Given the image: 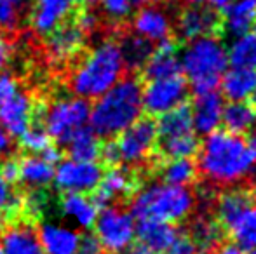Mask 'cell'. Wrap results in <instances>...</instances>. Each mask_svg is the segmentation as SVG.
<instances>
[{
  "label": "cell",
  "mask_w": 256,
  "mask_h": 254,
  "mask_svg": "<svg viewBox=\"0 0 256 254\" xmlns=\"http://www.w3.org/2000/svg\"><path fill=\"white\" fill-rule=\"evenodd\" d=\"M180 2L186 3V5H202L206 0H180Z\"/></svg>",
  "instance_id": "56"
},
{
  "label": "cell",
  "mask_w": 256,
  "mask_h": 254,
  "mask_svg": "<svg viewBox=\"0 0 256 254\" xmlns=\"http://www.w3.org/2000/svg\"><path fill=\"white\" fill-rule=\"evenodd\" d=\"M136 234H138V241L143 246H146L154 254H164L180 237L178 227L155 220L138 221Z\"/></svg>",
  "instance_id": "24"
},
{
  "label": "cell",
  "mask_w": 256,
  "mask_h": 254,
  "mask_svg": "<svg viewBox=\"0 0 256 254\" xmlns=\"http://www.w3.org/2000/svg\"><path fill=\"white\" fill-rule=\"evenodd\" d=\"M48 195H46L44 190H32L28 192L26 197H23V211L32 218L42 216L48 209Z\"/></svg>",
  "instance_id": "38"
},
{
  "label": "cell",
  "mask_w": 256,
  "mask_h": 254,
  "mask_svg": "<svg viewBox=\"0 0 256 254\" xmlns=\"http://www.w3.org/2000/svg\"><path fill=\"white\" fill-rule=\"evenodd\" d=\"M199 138L196 132L176 136V138L157 139L155 146V157L158 160H171V159H192L199 150Z\"/></svg>",
  "instance_id": "31"
},
{
  "label": "cell",
  "mask_w": 256,
  "mask_h": 254,
  "mask_svg": "<svg viewBox=\"0 0 256 254\" xmlns=\"http://www.w3.org/2000/svg\"><path fill=\"white\" fill-rule=\"evenodd\" d=\"M12 59V44L4 33H0V73L7 68Z\"/></svg>",
  "instance_id": "47"
},
{
  "label": "cell",
  "mask_w": 256,
  "mask_h": 254,
  "mask_svg": "<svg viewBox=\"0 0 256 254\" xmlns=\"http://www.w3.org/2000/svg\"><path fill=\"white\" fill-rule=\"evenodd\" d=\"M160 0H131L132 7H146V5H155V3H158Z\"/></svg>",
  "instance_id": "54"
},
{
  "label": "cell",
  "mask_w": 256,
  "mask_h": 254,
  "mask_svg": "<svg viewBox=\"0 0 256 254\" xmlns=\"http://www.w3.org/2000/svg\"><path fill=\"white\" fill-rule=\"evenodd\" d=\"M131 26L134 35L145 38V40H148L154 45L171 38V31H172L169 14L157 5L142 7L134 14V17H132Z\"/></svg>",
  "instance_id": "18"
},
{
  "label": "cell",
  "mask_w": 256,
  "mask_h": 254,
  "mask_svg": "<svg viewBox=\"0 0 256 254\" xmlns=\"http://www.w3.org/2000/svg\"><path fill=\"white\" fill-rule=\"evenodd\" d=\"M34 110L30 96L18 91L14 96L0 101V127L10 138H21V134L32 126Z\"/></svg>",
  "instance_id": "17"
},
{
  "label": "cell",
  "mask_w": 256,
  "mask_h": 254,
  "mask_svg": "<svg viewBox=\"0 0 256 254\" xmlns=\"http://www.w3.org/2000/svg\"><path fill=\"white\" fill-rule=\"evenodd\" d=\"M142 89L140 80L134 77L118 80L91 106L89 129L98 138L112 139L132 126L143 112Z\"/></svg>",
  "instance_id": "2"
},
{
  "label": "cell",
  "mask_w": 256,
  "mask_h": 254,
  "mask_svg": "<svg viewBox=\"0 0 256 254\" xmlns=\"http://www.w3.org/2000/svg\"><path fill=\"white\" fill-rule=\"evenodd\" d=\"M254 204H256V188L250 183L225 188V190L218 192L214 200V207H212V214H214L220 227L225 230L226 237H228L230 228L236 225V221L248 209H251Z\"/></svg>",
  "instance_id": "12"
},
{
  "label": "cell",
  "mask_w": 256,
  "mask_h": 254,
  "mask_svg": "<svg viewBox=\"0 0 256 254\" xmlns=\"http://www.w3.org/2000/svg\"><path fill=\"white\" fill-rule=\"evenodd\" d=\"M75 24H77L78 28H80L82 31H84L86 35H89V33H92V31L98 28V24H100V19H98V16H96L92 10H82V12H78L77 14V17H75Z\"/></svg>",
  "instance_id": "42"
},
{
  "label": "cell",
  "mask_w": 256,
  "mask_h": 254,
  "mask_svg": "<svg viewBox=\"0 0 256 254\" xmlns=\"http://www.w3.org/2000/svg\"><path fill=\"white\" fill-rule=\"evenodd\" d=\"M188 82L182 75L150 80L142 89L143 110L150 117H160L188 101Z\"/></svg>",
  "instance_id": "9"
},
{
  "label": "cell",
  "mask_w": 256,
  "mask_h": 254,
  "mask_svg": "<svg viewBox=\"0 0 256 254\" xmlns=\"http://www.w3.org/2000/svg\"><path fill=\"white\" fill-rule=\"evenodd\" d=\"M75 3H78V5H84V7H89V5H94L96 2H100V0H74Z\"/></svg>",
  "instance_id": "55"
},
{
  "label": "cell",
  "mask_w": 256,
  "mask_h": 254,
  "mask_svg": "<svg viewBox=\"0 0 256 254\" xmlns=\"http://www.w3.org/2000/svg\"><path fill=\"white\" fill-rule=\"evenodd\" d=\"M124 254H154V253L138 241V242H132V244L124 251Z\"/></svg>",
  "instance_id": "51"
},
{
  "label": "cell",
  "mask_w": 256,
  "mask_h": 254,
  "mask_svg": "<svg viewBox=\"0 0 256 254\" xmlns=\"http://www.w3.org/2000/svg\"><path fill=\"white\" fill-rule=\"evenodd\" d=\"M180 64L190 82L188 87H192L197 96L208 94L218 89L220 80L226 71V47L216 35L197 38L183 49Z\"/></svg>",
  "instance_id": "5"
},
{
  "label": "cell",
  "mask_w": 256,
  "mask_h": 254,
  "mask_svg": "<svg viewBox=\"0 0 256 254\" xmlns=\"http://www.w3.org/2000/svg\"><path fill=\"white\" fill-rule=\"evenodd\" d=\"M12 148V141H10V136L0 127V157H6V153L10 152Z\"/></svg>",
  "instance_id": "50"
},
{
  "label": "cell",
  "mask_w": 256,
  "mask_h": 254,
  "mask_svg": "<svg viewBox=\"0 0 256 254\" xmlns=\"http://www.w3.org/2000/svg\"><path fill=\"white\" fill-rule=\"evenodd\" d=\"M9 2H12L14 3V5H23V3H26L28 2V0H9Z\"/></svg>",
  "instance_id": "57"
},
{
  "label": "cell",
  "mask_w": 256,
  "mask_h": 254,
  "mask_svg": "<svg viewBox=\"0 0 256 254\" xmlns=\"http://www.w3.org/2000/svg\"><path fill=\"white\" fill-rule=\"evenodd\" d=\"M226 59L232 68L256 70V37L251 33L232 38L226 47Z\"/></svg>",
  "instance_id": "34"
},
{
  "label": "cell",
  "mask_w": 256,
  "mask_h": 254,
  "mask_svg": "<svg viewBox=\"0 0 256 254\" xmlns=\"http://www.w3.org/2000/svg\"><path fill=\"white\" fill-rule=\"evenodd\" d=\"M251 105H253L254 108H256V89H254V92H253V94H251Z\"/></svg>",
  "instance_id": "58"
},
{
  "label": "cell",
  "mask_w": 256,
  "mask_h": 254,
  "mask_svg": "<svg viewBox=\"0 0 256 254\" xmlns=\"http://www.w3.org/2000/svg\"><path fill=\"white\" fill-rule=\"evenodd\" d=\"M78 254H103V249L100 246L96 235H84L80 237V249H78Z\"/></svg>",
  "instance_id": "46"
},
{
  "label": "cell",
  "mask_w": 256,
  "mask_h": 254,
  "mask_svg": "<svg viewBox=\"0 0 256 254\" xmlns=\"http://www.w3.org/2000/svg\"><path fill=\"white\" fill-rule=\"evenodd\" d=\"M86 37L88 35L75 24V21L63 23L49 37H46V52L49 61L58 66L70 63L80 54L86 44Z\"/></svg>",
  "instance_id": "13"
},
{
  "label": "cell",
  "mask_w": 256,
  "mask_h": 254,
  "mask_svg": "<svg viewBox=\"0 0 256 254\" xmlns=\"http://www.w3.org/2000/svg\"><path fill=\"white\" fill-rule=\"evenodd\" d=\"M228 237L242 251H253L256 248V204L236 221L230 228Z\"/></svg>",
  "instance_id": "35"
},
{
  "label": "cell",
  "mask_w": 256,
  "mask_h": 254,
  "mask_svg": "<svg viewBox=\"0 0 256 254\" xmlns=\"http://www.w3.org/2000/svg\"><path fill=\"white\" fill-rule=\"evenodd\" d=\"M185 235L194 244L197 254H211L226 241V234L212 213H194L185 221Z\"/></svg>",
  "instance_id": "14"
},
{
  "label": "cell",
  "mask_w": 256,
  "mask_h": 254,
  "mask_svg": "<svg viewBox=\"0 0 256 254\" xmlns=\"http://www.w3.org/2000/svg\"><path fill=\"white\" fill-rule=\"evenodd\" d=\"M196 155L199 181L218 192L250 183L254 174V157L248 141L223 129L208 134Z\"/></svg>",
  "instance_id": "1"
},
{
  "label": "cell",
  "mask_w": 256,
  "mask_h": 254,
  "mask_svg": "<svg viewBox=\"0 0 256 254\" xmlns=\"http://www.w3.org/2000/svg\"><path fill=\"white\" fill-rule=\"evenodd\" d=\"M0 249L4 254H44L37 232L26 223L9 225L0 235Z\"/></svg>",
  "instance_id": "22"
},
{
  "label": "cell",
  "mask_w": 256,
  "mask_h": 254,
  "mask_svg": "<svg viewBox=\"0 0 256 254\" xmlns=\"http://www.w3.org/2000/svg\"><path fill=\"white\" fill-rule=\"evenodd\" d=\"M20 91L18 80L9 73H0V101L10 98Z\"/></svg>",
  "instance_id": "44"
},
{
  "label": "cell",
  "mask_w": 256,
  "mask_h": 254,
  "mask_svg": "<svg viewBox=\"0 0 256 254\" xmlns=\"http://www.w3.org/2000/svg\"><path fill=\"white\" fill-rule=\"evenodd\" d=\"M100 2H102L104 16L110 21H115V23L124 21L131 14V10L134 9L131 0H100Z\"/></svg>",
  "instance_id": "39"
},
{
  "label": "cell",
  "mask_w": 256,
  "mask_h": 254,
  "mask_svg": "<svg viewBox=\"0 0 256 254\" xmlns=\"http://www.w3.org/2000/svg\"><path fill=\"white\" fill-rule=\"evenodd\" d=\"M114 139L122 164L131 169H148L157 146V120L154 117H140Z\"/></svg>",
  "instance_id": "7"
},
{
  "label": "cell",
  "mask_w": 256,
  "mask_h": 254,
  "mask_svg": "<svg viewBox=\"0 0 256 254\" xmlns=\"http://www.w3.org/2000/svg\"><path fill=\"white\" fill-rule=\"evenodd\" d=\"M253 28H254V37H256V23H254V26H253Z\"/></svg>",
  "instance_id": "60"
},
{
  "label": "cell",
  "mask_w": 256,
  "mask_h": 254,
  "mask_svg": "<svg viewBox=\"0 0 256 254\" xmlns=\"http://www.w3.org/2000/svg\"><path fill=\"white\" fill-rule=\"evenodd\" d=\"M96 239L104 253L120 254L134 242V218L122 206L103 207L96 218Z\"/></svg>",
  "instance_id": "8"
},
{
  "label": "cell",
  "mask_w": 256,
  "mask_h": 254,
  "mask_svg": "<svg viewBox=\"0 0 256 254\" xmlns=\"http://www.w3.org/2000/svg\"><path fill=\"white\" fill-rule=\"evenodd\" d=\"M157 178H160L166 185H196L199 181L197 173V164L194 159H171V160H158L155 157L154 173Z\"/></svg>",
  "instance_id": "26"
},
{
  "label": "cell",
  "mask_w": 256,
  "mask_h": 254,
  "mask_svg": "<svg viewBox=\"0 0 256 254\" xmlns=\"http://www.w3.org/2000/svg\"><path fill=\"white\" fill-rule=\"evenodd\" d=\"M250 254H256V248H254V249H253V251H251Z\"/></svg>",
  "instance_id": "59"
},
{
  "label": "cell",
  "mask_w": 256,
  "mask_h": 254,
  "mask_svg": "<svg viewBox=\"0 0 256 254\" xmlns=\"http://www.w3.org/2000/svg\"><path fill=\"white\" fill-rule=\"evenodd\" d=\"M103 176V169L98 162H80V160H61L54 167V185L64 193L94 192Z\"/></svg>",
  "instance_id": "11"
},
{
  "label": "cell",
  "mask_w": 256,
  "mask_h": 254,
  "mask_svg": "<svg viewBox=\"0 0 256 254\" xmlns=\"http://www.w3.org/2000/svg\"><path fill=\"white\" fill-rule=\"evenodd\" d=\"M143 78L146 82L158 80V78H168L174 77V75H182V64L180 58L176 54V44L168 38V40L157 44L154 49V54L143 66Z\"/></svg>",
  "instance_id": "21"
},
{
  "label": "cell",
  "mask_w": 256,
  "mask_h": 254,
  "mask_svg": "<svg viewBox=\"0 0 256 254\" xmlns=\"http://www.w3.org/2000/svg\"><path fill=\"white\" fill-rule=\"evenodd\" d=\"M196 209V192L188 187L150 183L142 187L129 200V214L138 221L155 220L185 223Z\"/></svg>",
  "instance_id": "4"
},
{
  "label": "cell",
  "mask_w": 256,
  "mask_h": 254,
  "mask_svg": "<svg viewBox=\"0 0 256 254\" xmlns=\"http://www.w3.org/2000/svg\"><path fill=\"white\" fill-rule=\"evenodd\" d=\"M164 254H197V251H196V248H194L192 242H190V239L183 234L176 239L174 244H172Z\"/></svg>",
  "instance_id": "45"
},
{
  "label": "cell",
  "mask_w": 256,
  "mask_h": 254,
  "mask_svg": "<svg viewBox=\"0 0 256 254\" xmlns=\"http://www.w3.org/2000/svg\"><path fill=\"white\" fill-rule=\"evenodd\" d=\"M188 132H194L190 101L183 103L171 112L160 115L157 122V139L176 138V136L188 134Z\"/></svg>",
  "instance_id": "30"
},
{
  "label": "cell",
  "mask_w": 256,
  "mask_h": 254,
  "mask_svg": "<svg viewBox=\"0 0 256 254\" xmlns=\"http://www.w3.org/2000/svg\"><path fill=\"white\" fill-rule=\"evenodd\" d=\"M20 143L28 153L32 155H40L49 145H52V139L44 131L42 126H30L21 134Z\"/></svg>",
  "instance_id": "37"
},
{
  "label": "cell",
  "mask_w": 256,
  "mask_h": 254,
  "mask_svg": "<svg viewBox=\"0 0 256 254\" xmlns=\"http://www.w3.org/2000/svg\"><path fill=\"white\" fill-rule=\"evenodd\" d=\"M100 159L103 160V164H106L108 167H117L120 166V155H118V148L115 145V139H108L100 148Z\"/></svg>",
  "instance_id": "41"
},
{
  "label": "cell",
  "mask_w": 256,
  "mask_h": 254,
  "mask_svg": "<svg viewBox=\"0 0 256 254\" xmlns=\"http://www.w3.org/2000/svg\"><path fill=\"white\" fill-rule=\"evenodd\" d=\"M143 187V178L131 167H110L103 173L102 181L92 192L91 199L98 209L108 206H117L120 200L131 199Z\"/></svg>",
  "instance_id": "10"
},
{
  "label": "cell",
  "mask_w": 256,
  "mask_h": 254,
  "mask_svg": "<svg viewBox=\"0 0 256 254\" xmlns=\"http://www.w3.org/2000/svg\"><path fill=\"white\" fill-rule=\"evenodd\" d=\"M0 176L7 181V183L14 185L20 180V164L14 159H4L0 160Z\"/></svg>",
  "instance_id": "43"
},
{
  "label": "cell",
  "mask_w": 256,
  "mask_h": 254,
  "mask_svg": "<svg viewBox=\"0 0 256 254\" xmlns=\"http://www.w3.org/2000/svg\"><path fill=\"white\" fill-rule=\"evenodd\" d=\"M250 148H251V152H253V157H254V164H256V129L253 132H251V138H250ZM250 185H253V187L256 188V174H253V178L250 180Z\"/></svg>",
  "instance_id": "52"
},
{
  "label": "cell",
  "mask_w": 256,
  "mask_h": 254,
  "mask_svg": "<svg viewBox=\"0 0 256 254\" xmlns=\"http://www.w3.org/2000/svg\"><path fill=\"white\" fill-rule=\"evenodd\" d=\"M211 254H244V251L240 248H237L234 242H223L220 248H216Z\"/></svg>",
  "instance_id": "49"
},
{
  "label": "cell",
  "mask_w": 256,
  "mask_h": 254,
  "mask_svg": "<svg viewBox=\"0 0 256 254\" xmlns=\"http://www.w3.org/2000/svg\"><path fill=\"white\" fill-rule=\"evenodd\" d=\"M23 211V197L0 176V221H10Z\"/></svg>",
  "instance_id": "36"
},
{
  "label": "cell",
  "mask_w": 256,
  "mask_h": 254,
  "mask_svg": "<svg viewBox=\"0 0 256 254\" xmlns=\"http://www.w3.org/2000/svg\"><path fill=\"white\" fill-rule=\"evenodd\" d=\"M190 108H192V127L196 129L197 134L208 136L222 124L223 96L218 91L199 94L194 103H190Z\"/></svg>",
  "instance_id": "19"
},
{
  "label": "cell",
  "mask_w": 256,
  "mask_h": 254,
  "mask_svg": "<svg viewBox=\"0 0 256 254\" xmlns=\"http://www.w3.org/2000/svg\"><path fill=\"white\" fill-rule=\"evenodd\" d=\"M60 209L66 220H70L80 230H91L98 218V206L86 193H64Z\"/></svg>",
  "instance_id": "25"
},
{
  "label": "cell",
  "mask_w": 256,
  "mask_h": 254,
  "mask_svg": "<svg viewBox=\"0 0 256 254\" xmlns=\"http://www.w3.org/2000/svg\"><path fill=\"white\" fill-rule=\"evenodd\" d=\"M20 23L18 7L9 0H0V33L7 30H14Z\"/></svg>",
  "instance_id": "40"
},
{
  "label": "cell",
  "mask_w": 256,
  "mask_h": 254,
  "mask_svg": "<svg viewBox=\"0 0 256 254\" xmlns=\"http://www.w3.org/2000/svg\"><path fill=\"white\" fill-rule=\"evenodd\" d=\"M209 3H211V9L214 10H223L226 5H230V3L234 2V0H208Z\"/></svg>",
  "instance_id": "53"
},
{
  "label": "cell",
  "mask_w": 256,
  "mask_h": 254,
  "mask_svg": "<svg viewBox=\"0 0 256 254\" xmlns=\"http://www.w3.org/2000/svg\"><path fill=\"white\" fill-rule=\"evenodd\" d=\"M44 254H78L80 237L77 230L58 223H42L37 232Z\"/></svg>",
  "instance_id": "20"
},
{
  "label": "cell",
  "mask_w": 256,
  "mask_h": 254,
  "mask_svg": "<svg viewBox=\"0 0 256 254\" xmlns=\"http://www.w3.org/2000/svg\"><path fill=\"white\" fill-rule=\"evenodd\" d=\"M222 91L230 101H246L256 89V70H246V68H232L223 73Z\"/></svg>",
  "instance_id": "27"
},
{
  "label": "cell",
  "mask_w": 256,
  "mask_h": 254,
  "mask_svg": "<svg viewBox=\"0 0 256 254\" xmlns=\"http://www.w3.org/2000/svg\"><path fill=\"white\" fill-rule=\"evenodd\" d=\"M124 59L118 42L103 40L92 47L70 75V89L77 98L98 99L124 77Z\"/></svg>",
  "instance_id": "3"
},
{
  "label": "cell",
  "mask_w": 256,
  "mask_h": 254,
  "mask_svg": "<svg viewBox=\"0 0 256 254\" xmlns=\"http://www.w3.org/2000/svg\"><path fill=\"white\" fill-rule=\"evenodd\" d=\"M118 47H120L126 70L138 71V70H143V66H145L146 61L150 59V56L154 54L155 45L150 44L145 38L132 33V35H126V37L118 42Z\"/></svg>",
  "instance_id": "32"
},
{
  "label": "cell",
  "mask_w": 256,
  "mask_h": 254,
  "mask_svg": "<svg viewBox=\"0 0 256 254\" xmlns=\"http://www.w3.org/2000/svg\"><path fill=\"white\" fill-rule=\"evenodd\" d=\"M20 164V180L24 187L32 188V190H44L46 187L52 183L54 180V166L46 162L42 157L38 155H26Z\"/></svg>",
  "instance_id": "28"
},
{
  "label": "cell",
  "mask_w": 256,
  "mask_h": 254,
  "mask_svg": "<svg viewBox=\"0 0 256 254\" xmlns=\"http://www.w3.org/2000/svg\"><path fill=\"white\" fill-rule=\"evenodd\" d=\"M256 23V0H234L223 9V19L220 21L223 31L230 38L246 35Z\"/></svg>",
  "instance_id": "23"
},
{
  "label": "cell",
  "mask_w": 256,
  "mask_h": 254,
  "mask_svg": "<svg viewBox=\"0 0 256 254\" xmlns=\"http://www.w3.org/2000/svg\"><path fill=\"white\" fill-rule=\"evenodd\" d=\"M91 115V105L82 98H60L38 108V120L44 131L58 145H66V141L78 131L86 127Z\"/></svg>",
  "instance_id": "6"
},
{
  "label": "cell",
  "mask_w": 256,
  "mask_h": 254,
  "mask_svg": "<svg viewBox=\"0 0 256 254\" xmlns=\"http://www.w3.org/2000/svg\"><path fill=\"white\" fill-rule=\"evenodd\" d=\"M220 26L218 10L206 5H188L180 12L176 19L178 37L186 42L209 37Z\"/></svg>",
  "instance_id": "15"
},
{
  "label": "cell",
  "mask_w": 256,
  "mask_h": 254,
  "mask_svg": "<svg viewBox=\"0 0 256 254\" xmlns=\"http://www.w3.org/2000/svg\"><path fill=\"white\" fill-rule=\"evenodd\" d=\"M61 155H63V153H61V150L52 143V145H49L48 148H46L38 157H42L46 162H49V164H52V166H54V164H60L61 162Z\"/></svg>",
  "instance_id": "48"
},
{
  "label": "cell",
  "mask_w": 256,
  "mask_h": 254,
  "mask_svg": "<svg viewBox=\"0 0 256 254\" xmlns=\"http://www.w3.org/2000/svg\"><path fill=\"white\" fill-rule=\"evenodd\" d=\"M0 254H4V253H2V249H0Z\"/></svg>",
  "instance_id": "61"
},
{
  "label": "cell",
  "mask_w": 256,
  "mask_h": 254,
  "mask_svg": "<svg viewBox=\"0 0 256 254\" xmlns=\"http://www.w3.org/2000/svg\"><path fill=\"white\" fill-rule=\"evenodd\" d=\"M74 5V0H35L28 17L32 31L37 37H49L56 28L66 23Z\"/></svg>",
  "instance_id": "16"
},
{
  "label": "cell",
  "mask_w": 256,
  "mask_h": 254,
  "mask_svg": "<svg viewBox=\"0 0 256 254\" xmlns=\"http://www.w3.org/2000/svg\"><path fill=\"white\" fill-rule=\"evenodd\" d=\"M66 152L70 159L80 162H96L100 159L102 143L100 138L89 127H82L66 141Z\"/></svg>",
  "instance_id": "33"
},
{
  "label": "cell",
  "mask_w": 256,
  "mask_h": 254,
  "mask_svg": "<svg viewBox=\"0 0 256 254\" xmlns=\"http://www.w3.org/2000/svg\"><path fill=\"white\" fill-rule=\"evenodd\" d=\"M256 120V108L248 101H230L228 105H223L222 124L223 131L230 134L242 136L253 126Z\"/></svg>",
  "instance_id": "29"
}]
</instances>
